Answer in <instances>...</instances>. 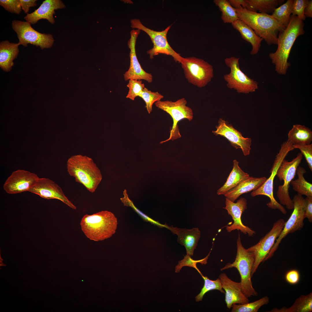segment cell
Listing matches in <instances>:
<instances>
[{"label":"cell","instance_id":"603a6c76","mask_svg":"<svg viewBox=\"0 0 312 312\" xmlns=\"http://www.w3.org/2000/svg\"><path fill=\"white\" fill-rule=\"evenodd\" d=\"M265 177H254L250 176L239 183L236 186L224 195L234 202L242 194L255 190L260 186L267 179Z\"/></svg>","mask_w":312,"mask_h":312},{"label":"cell","instance_id":"44dd1931","mask_svg":"<svg viewBox=\"0 0 312 312\" xmlns=\"http://www.w3.org/2000/svg\"><path fill=\"white\" fill-rule=\"evenodd\" d=\"M65 7V5L61 0H45L34 12L27 14L24 18L32 24L37 23L39 20L42 19H46L53 24L55 22L53 16V14L55 13V10Z\"/></svg>","mask_w":312,"mask_h":312},{"label":"cell","instance_id":"4fadbf2b","mask_svg":"<svg viewBox=\"0 0 312 312\" xmlns=\"http://www.w3.org/2000/svg\"><path fill=\"white\" fill-rule=\"evenodd\" d=\"M294 203L293 210L288 220L285 222L283 229L265 261L273 256L282 239L289 233L302 229L304 226L305 200L302 196L297 194L292 200Z\"/></svg>","mask_w":312,"mask_h":312},{"label":"cell","instance_id":"52a82bcc","mask_svg":"<svg viewBox=\"0 0 312 312\" xmlns=\"http://www.w3.org/2000/svg\"><path fill=\"white\" fill-rule=\"evenodd\" d=\"M181 64L188 82L199 88L205 87L213 77V66L203 59L194 57H183Z\"/></svg>","mask_w":312,"mask_h":312},{"label":"cell","instance_id":"e0dca14e","mask_svg":"<svg viewBox=\"0 0 312 312\" xmlns=\"http://www.w3.org/2000/svg\"><path fill=\"white\" fill-rule=\"evenodd\" d=\"M28 191L45 199L59 200L71 208L75 210L77 209L65 195L60 187L49 178H39L36 184Z\"/></svg>","mask_w":312,"mask_h":312},{"label":"cell","instance_id":"d6a6232c","mask_svg":"<svg viewBox=\"0 0 312 312\" xmlns=\"http://www.w3.org/2000/svg\"><path fill=\"white\" fill-rule=\"evenodd\" d=\"M269 302V298L265 296L254 302L242 304H233L232 312H257L262 306L267 304Z\"/></svg>","mask_w":312,"mask_h":312},{"label":"cell","instance_id":"d590c367","mask_svg":"<svg viewBox=\"0 0 312 312\" xmlns=\"http://www.w3.org/2000/svg\"><path fill=\"white\" fill-rule=\"evenodd\" d=\"M127 84L129 91L126 97L132 101L139 96L145 87L144 85L140 80L130 79Z\"/></svg>","mask_w":312,"mask_h":312},{"label":"cell","instance_id":"7402d4cb","mask_svg":"<svg viewBox=\"0 0 312 312\" xmlns=\"http://www.w3.org/2000/svg\"><path fill=\"white\" fill-rule=\"evenodd\" d=\"M167 229L174 234L177 235V242L185 246L187 255L193 256L200 236V232L198 228L187 229L168 226Z\"/></svg>","mask_w":312,"mask_h":312},{"label":"cell","instance_id":"ee69618b","mask_svg":"<svg viewBox=\"0 0 312 312\" xmlns=\"http://www.w3.org/2000/svg\"><path fill=\"white\" fill-rule=\"evenodd\" d=\"M229 1L231 5L235 9L241 8H246L247 7V3L246 0H229Z\"/></svg>","mask_w":312,"mask_h":312},{"label":"cell","instance_id":"ffe728a7","mask_svg":"<svg viewBox=\"0 0 312 312\" xmlns=\"http://www.w3.org/2000/svg\"><path fill=\"white\" fill-rule=\"evenodd\" d=\"M219 278L225 291V301L228 308L230 309L233 304H242L249 302L242 291L240 282L232 280L225 273H221Z\"/></svg>","mask_w":312,"mask_h":312},{"label":"cell","instance_id":"d4e9b609","mask_svg":"<svg viewBox=\"0 0 312 312\" xmlns=\"http://www.w3.org/2000/svg\"><path fill=\"white\" fill-rule=\"evenodd\" d=\"M233 27L240 33L243 39L250 43L252 46L251 55L257 54L263 39L258 36L249 26L239 19L231 23Z\"/></svg>","mask_w":312,"mask_h":312},{"label":"cell","instance_id":"8fae6325","mask_svg":"<svg viewBox=\"0 0 312 312\" xmlns=\"http://www.w3.org/2000/svg\"><path fill=\"white\" fill-rule=\"evenodd\" d=\"M303 155L298 153L291 161L284 159L278 169L276 175L280 181L283 180V185L278 186L277 196L280 204L285 206L289 210L293 209L294 203L289 194V184L295 176L296 170L302 159Z\"/></svg>","mask_w":312,"mask_h":312},{"label":"cell","instance_id":"30bf717a","mask_svg":"<svg viewBox=\"0 0 312 312\" xmlns=\"http://www.w3.org/2000/svg\"><path fill=\"white\" fill-rule=\"evenodd\" d=\"M239 58L231 57L224 60L226 65L230 69L229 73L223 78L229 88L233 89L239 93L249 94L255 92L258 88V83L248 77L240 69Z\"/></svg>","mask_w":312,"mask_h":312},{"label":"cell","instance_id":"836d02e7","mask_svg":"<svg viewBox=\"0 0 312 312\" xmlns=\"http://www.w3.org/2000/svg\"><path fill=\"white\" fill-rule=\"evenodd\" d=\"M198 272L203 278L204 284L200 293L195 297L196 301L198 302L202 301L205 294L210 291L217 290L222 293L225 294V291L223 289L221 282L219 278L216 280H212L209 279L207 276H203L200 271Z\"/></svg>","mask_w":312,"mask_h":312},{"label":"cell","instance_id":"4316f807","mask_svg":"<svg viewBox=\"0 0 312 312\" xmlns=\"http://www.w3.org/2000/svg\"><path fill=\"white\" fill-rule=\"evenodd\" d=\"M288 140L293 145L309 144L312 141V131L304 125L293 126L288 134Z\"/></svg>","mask_w":312,"mask_h":312},{"label":"cell","instance_id":"cb8c5ba5","mask_svg":"<svg viewBox=\"0 0 312 312\" xmlns=\"http://www.w3.org/2000/svg\"><path fill=\"white\" fill-rule=\"evenodd\" d=\"M19 42H10L8 40L0 42V67L4 71L8 72L14 64L13 60L18 54Z\"/></svg>","mask_w":312,"mask_h":312},{"label":"cell","instance_id":"ab89813d","mask_svg":"<svg viewBox=\"0 0 312 312\" xmlns=\"http://www.w3.org/2000/svg\"><path fill=\"white\" fill-rule=\"evenodd\" d=\"M294 149L300 150L301 153L304 155L308 167L312 171V144H309L293 145Z\"/></svg>","mask_w":312,"mask_h":312},{"label":"cell","instance_id":"8d00e7d4","mask_svg":"<svg viewBox=\"0 0 312 312\" xmlns=\"http://www.w3.org/2000/svg\"><path fill=\"white\" fill-rule=\"evenodd\" d=\"M210 253V252L208 255L204 258L198 260H194L191 258L190 256L187 255L184 256L183 260L179 261L178 265L175 267V272H179L181 268L185 266L193 267L196 270L198 269L196 266L197 263H200L202 264L207 263V260Z\"/></svg>","mask_w":312,"mask_h":312},{"label":"cell","instance_id":"5b68a950","mask_svg":"<svg viewBox=\"0 0 312 312\" xmlns=\"http://www.w3.org/2000/svg\"><path fill=\"white\" fill-rule=\"evenodd\" d=\"M237 252L235 261L228 263L220 269L221 271L235 268L238 270L241 277L240 282L242 291L248 298L258 295L252 286L251 273L255 261L254 255L248 251L243 246L239 233L237 241Z\"/></svg>","mask_w":312,"mask_h":312},{"label":"cell","instance_id":"8992f818","mask_svg":"<svg viewBox=\"0 0 312 312\" xmlns=\"http://www.w3.org/2000/svg\"><path fill=\"white\" fill-rule=\"evenodd\" d=\"M293 144L287 140L283 143L279 152L276 155L270 173V175L264 183L258 188L252 191L251 195L255 197L259 195H263L268 196L270 201L267 203L268 207L271 209H278L284 214H286L287 211L284 207L279 203L275 199L273 195V185L274 178L276 175L277 170L283 160L289 153L294 148Z\"/></svg>","mask_w":312,"mask_h":312},{"label":"cell","instance_id":"1f68e13d","mask_svg":"<svg viewBox=\"0 0 312 312\" xmlns=\"http://www.w3.org/2000/svg\"><path fill=\"white\" fill-rule=\"evenodd\" d=\"M293 0H287L284 3L276 8L271 15L285 27L288 25L292 13Z\"/></svg>","mask_w":312,"mask_h":312},{"label":"cell","instance_id":"7c38bea8","mask_svg":"<svg viewBox=\"0 0 312 312\" xmlns=\"http://www.w3.org/2000/svg\"><path fill=\"white\" fill-rule=\"evenodd\" d=\"M12 26L17 34L18 42L25 47L30 44L39 46L43 50L51 48L53 43L54 39L52 35L38 32L31 27L29 22L14 20Z\"/></svg>","mask_w":312,"mask_h":312},{"label":"cell","instance_id":"7bdbcfd3","mask_svg":"<svg viewBox=\"0 0 312 312\" xmlns=\"http://www.w3.org/2000/svg\"><path fill=\"white\" fill-rule=\"evenodd\" d=\"M36 0H19L22 10L25 14H28L31 7H34L37 5Z\"/></svg>","mask_w":312,"mask_h":312},{"label":"cell","instance_id":"484cf974","mask_svg":"<svg viewBox=\"0 0 312 312\" xmlns=\"http://www.w3.org/2000/svg\"><path fill=\"white\" fill-rule=\"evenodd\" d=\"M233 169L224 184L217 190L218 195H224L236 186L243 180L249 177L248 173L245 172L239 166V162L236 160L233 161Z\"/></svg>","mask_w":312,"mask_h":312},{"label":"cell","instance_id":"6da1fadb","mask_svg":"<svg viewBox=\"0 0 312 312\" xmlns=\"http://www.w3.org/2000/svg\"><path fill=\"white\" fill-rule=\"evenodd\" d=\"M303 21L297 16L291 15L289 23L284 29L279 33L277 38V48L269 57L275 65V70L281 75H285L290 64L288 60L293 45L297 38L304 34Z\"/></svg>","mask_w":312,"mask_h":312},{"label":"cell","instance_id":"ba28073f","mask_svg":"<svg viewBox=\"0 0 312 312\" xmlns=\"http://www.w3.org/2000/svg\"><path fill=\"white\" fill-rule=\"evenodd\" d=\"M131 27L142 30L146 33L150 37L153 44V47L148 50L147 53L151 59L159 54H163L171 56L176 62L181 63L183 57L177 53L170 46L167 39V34L171 25L168 26L165 30L161 31H156L144 26L139 19L131 20Z\"/></svg>","mask_w":312,"mask_h":312},{"label":"cell","instance_id":"ac0fdd59","mask_svg":"<svg viewBox=\"0 0 312 312\" xmlns=\"http://www.w3.org/2000/svg\"><path fill=\"white\" fill-rule=\"evenodd\" d=\"M218 125L216 126V130L212 132L216 135H220L226 138L231 146L236 149L241 148L245 156L249 155L251 149V140L250 138H245L242 133L233 128L227 121L220 118Z\"/></svg>","mask_w":312,"mask_h":312},{"label":"cell","instance_id":"277c9868","mask_svg":"<svg viewBox=\"0 0 312 312\" xmlns=\"http://www.w3.org/2000/svg\"><path fill=\"white\" fill-rule=\"evenodd\" d=\"M67 168L70 176L91 193L95 192L102 179L99 168L91 158L86 156L71 157L67 161Z\"/></svg>","mask_w":312,"mask_h":312},{"label":"cell","instance_id":"5bb4252c","mask_svg":"<svg viewBox=\"0 0 312 312\" xmlns=\"http://www.w3.org/2000/svg\"><path fill=\"white\" fill-rule=\"evenodd\" d=\"M283 219H280L273 224L271 230L255 245L246 249L253 253L255 261L251 273V277L256 272L260 264L265 261L277 238L281 233L285 224Z\"/></svg>","mask_w":312,"mask_h":312},{"label":"cell","instance_id":"f1b7e54d","mask_svg":"<svg viewBox=\"0 0 312 312\" xmlns=\"http://www.w3.org/2000/svg\"><path fill=\"white\" fill-rule=\"evenodd\" d=\"M247 3L246 9L255 12L268 14L272 13L276 7L284 2L283 0H246Z\"/></svg>","mask_w":312,"mask_h":312},{"label":"cell","instance_id":"60d3db41","mask_svg":"<svg viewBox=\"0 0 312 312\" xmlns=\"http://www.w3.org/2000/svg\"><path fill=\"white\" fill-rule=\"evenodd\" d=\"M305 208L304 218H307L310 223L312 222V196H306L305 198Z\"/></svg>","mask_w":312,"mask_h":312},{"label":"cell","instance_id":"e575fe53","mask_svg":"<svg viewBox=\"0 0 312 312\" xmlns=\"http://www.w3.org/2000/svg\"><path fill=\"white\" fill-rule=\"evenodd\" d=\"M139 97L144 101L145 107L148 114H150L153 110V104L161 101L164 98V96L158 92H152L145 87Z\"/></svg>","mask_w":312,"mask_h":312},{"label":"cell","instance_id":"4dcf8cb0","mask_svg":"<svg viewBox=\"0 0 312 312\" xmlns=\"http://www.w3.org/2000/svg\"><path fill=\"white\" fill-rule=\"evenodd\" d=\"M213 2L221 12V19L224 23H232L239 19L235 9L228 0H214Z\"/></svg>","mask_w":312,"mask_h":312},{"label":"cell","instance_id":"2e32d148","mask_svg":"<svg viewBox=\"0 0 312 312\" xmlns=\"http://www.w3.org/2000/svg\"><path fill=\"white\" fill-rule=\"evenodd\" d=\"M140 32L138 29H133L130 32L131 37L128 45L130 49V65L128 70L124 74L125 81L130 79L144 80L149 83L153 81V76L145 71L142 67L136 55L135 46L137 38Z\"/></svg>","mask_w":312,"mask_h":312},{"label":"cell","instance_id":"f6af8a7d","mask_svg":"<svg viewBox=\"0 0 312 312\" xmlns=\"http://www.w3.org/2000/svg\"><path fill=\"white\" fill-rule=\"evenodd\" d=\"M304 15L306 17H312V0H309L306 6L304 11Z\"/></svg>","mask_w":312,"mask_h":312},{"label":"cell","instance_id":"7a4b0ae2","mask_svg":"<svg viewBox=\"0 0 312 312\" xmlns=\"http://www.w3.org/2000/svg\"><path fill=\"white\" fill-rule=\"evenodd\" d=\"M235 10L239 19L250 27L268 45L277 44L278 32L286 27L271 15L251 11L243 8Z\"/></svg>","mask_w":312,"mask_h":312},{"label":"cell","instance_id":"9c48e42d","mask_svg":"<svg viewBox=\"0 0 312 312\" xmlns=\"http://www.w3.org/2000/svg\"><path fill=\"white\" fill-rule=\"evenodd\" d=\"M187 102L184 98L180 99L175 101H160L155 103L156 106L168 114L172 117L173 124L170 131L169 137L166 140L161 141L162 144L170 140L172 141L181 137L178 126L179 122L183 119L191 121L193 118L192 109L186 105Z\"/></svg>","mask_w":312,"mask_h":312},{"label":"cell","instance_id":"3957f363","mask_svg":"<svg viewBox=\"0 0 312 312\" xmlns=\"http://www.w3.org/2000/svg\"><path fill=\"white\" fill-rule=\"evenodd\" d=\"M80 225L82 232L88 238L98 242L111 237L116 232L118 222L112 213L103 211L92 215H84Z\"/></svg>","mask_w":312,"mask_h":312},{"label":"cell","instance_id":"b9f144b4","mask_svg":"<svg viewBox=\"0 0 312 312\" xmlns=\"http://www.w3.org/2000/svg\"><path fill=\"white\" fill-rule=\"evenodd\" d=\"M285 278L286 281L291 284L297 283L300 279V274L298 271L292 270L288 271L286 274Z\"/></svg>","mask_w":312,"mask_h":312},{"label":"cell","instance_id":"d6986e66","mask_svg":"<svg viewBox=\"0 0 312 312\" xmlns=\"http://www.w3.org/2000/svg\"><path fill=\"white\" fill-rule=\"evenodd\" d=\"M225 205V207L223 208L227 210L233 220L231 225L226 227L228 232H231L237 229L244 234H247L249 236H252L255 234V231L244 225L242 222V215L247 208V200L245 198L241 197L235 203L226 198Z\"/></svg>","mask_w":312,"mask_h":312},{"label":"cell","instance_id":"f35d334b","mask_svg":"<svg viewBox=\"0 0 312 312\" xmlns=\"http://www.w3.org/2000/svg\"><path fill=\"white\" fill-rule=\"evenodd\" d=\"M0 5L11 13L19 14L21 11L19 0H0Z\"/></svg>","mask_w":312,"mask_h":312},{"label":"cell","instance_id":"9a60e30c","mask_svg":"<svg viewBox=\"0 0 312 312\" xmlns=\"http://www.w3.org/2000/svg\"><path fill=\"white\" fill-rule=\"evenodd\" d=\"M39 178L34 173L19 169L12 172L8 178L3 184V188L6 192L10 194L28 191Z\"/></svg>","mask_w":312,"mask_h":312},{"label":"cell","instance_id":"f546056e","mask_svg":"<svg viewBox=\"0 0 312 312\" xmlns=\"http://www.w3.org/2000/svg\"><path fill=\"white\" fill-rule=\"evenodd\" d=\"M306 172L304 168L299 166L296 172L298 178L292 180L290 183L293 190L297 192L298 194L312 196V184L307 181L304 176Z\"/></svg>","mask_w":312,"mask_h":312},{"label":"cell","instance_id":"74e56055","mask_svg":"<svg viewBox=\"0 0 312 312\" xmlns=\"http://www.w3.org/2000/svg\"><path fill=\"white\" fill-rule=\"evenodd\" d=\"M308 0H294L292 7V15L297 16L300 19L304 21L306 18L304 11Z\"/></svg>","mask_w":312,"mask_h":312},{"label":"cell","instance_id":"83f0119b","mask_svg":"<svg viewBox=\"0 0 312 312\" xmlns=\"http://www.w3.org/2000/svg\"><path fill=\"white\" fill-rule=\"evenodd\" d=\"M312 311V293L302 295L295 300L292 305L287 308H274L270 312H311Z\"/></svg>","mask_w":312,"mask_h":312}]
</instances>
